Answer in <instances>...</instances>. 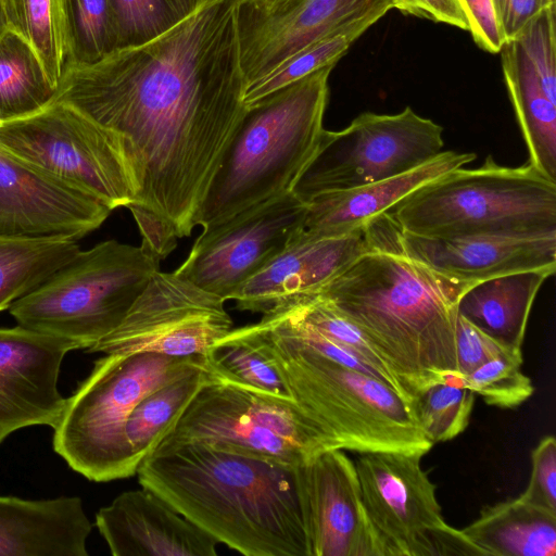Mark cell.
<instances>
[{
  "label": "cell",
  "mask_w": 556,
  "mask_h": 556,
  "mask_svg": "<svg viewBox=\"0 0 556 556\" xmlns=\"http://www.w3.org/2000/svg\"><path fill=\"white\" fill-rule=\"evenodd\" d=\"M237 4L205 0L146 43L93 64L66 65L53 99L119 138L136 186L126 208L141 244L161 261L197 227L248 110Z\"/></svg>",
  "instance_id": "cell-1"
},
{
  "label": "cell",
  "mask_w": 556,
  "mask_h": 556,
  "mask_svg": "<svg viewBox=\"0 0 556 556\" xmlns=\"http://www.w3.org/2000/svg\"><path fill=\"white\" fill-rule=\"evenodd\" d=\"M366 230L368 249L317 293L368 338L413 399L432 383L464 386L456 356L457 304L472 285L408 256L388 213Z\"/></svg>",
  "instance_id": "cell-2"
},
{
  "label": "cell",
  "mask_w": 556,
  "mask_h": 556,
  "mask_svg": "<svg viewBox=\"0 0 556 556\" xmlns=\"http://www.w3.org/2000/svg\"><path fill=\"white\" fill-rule=\"evenodd\" d=\"M300 465L199 442H160L137 475L141 486L231 549L312 556Z\"/></svg>",
  "instance_id": "cell-3"
},
{
  "label": "cell",
  "mask_w": 556,
  "mask_h": 556,
  "mask_svg": "<svg viewBox=\"0 0 556 556\" xmlns=\"http://www.w3.org/2000/svg\"><path fill=\"white\" fill-rule=\"evenodd\" d=\"M326 65L248 106L212 179L197 218L210 227L292 192L313 160L324 131Z\"/></svg>",
  "instance_id": "cell-4"
},
{
  "label": "cell",
  "mask_w": 556,
  "mask_h": 556,
  "mask_svg": "<svg viewBox=\"0 0 556 556\" xmlns=\"http://www.w3.org/2000/svg\"><path fill=\"white\" fill-rule=\"evenodd\" d=\"M242 328L318 425L329 450L428 453L432 447L410 405L381 380L305 349L260 321Z\"/></svg>",
  "instance_id": "cell-5"
},
{
  "label": "cell",
  "mask_w": 556,
  "mask_h": 556,
  "mask_svg": "<svg viewBox=\"0 0 556 556\" xmlns=\"http://www.w3.org/2000/svg\"><path fill=\"white\" fill-rule=\"evenodd\" d=\"M206 365L204 355L105 354L66 397L53 428L54 452L72 470L93 482L136 475L139 466L125 431L132 409L157 388Z\"/></svg>",
  "instance_id": "cell-6"
},
{
  "label": "cell",
  "mask_w": 556,
  "mask_h": 556,
  "mask_svg": "<svg viewBox=\"0 0 556 556\" xmlns=\"http://www.w3.org/2000/svg\"><path fill=\"white\" fill-rule=\"evenodd\" d=\"M401 231L447 239L556 230V181L530 163L459 167L424 184L388 212Z\"/></svg>",
  "instance_id": "cell-7"
},
{
  "label": "cell",
  "mask_w": 556,
  "mask_h": 556,
  "mask_svg": "<svg viewBox=\"0 0 556 556\" xmlns=\"http://www.w3.org/2000/svg\"><path fill=\"white\" fill-rule=\"evenodd\" d=\"M160 263L142 244L102 241L80 250L8 309L17 325L87 351L122 323Z\"/></svg>",
  "instance_id": "cell-8"
},
{
  "label": "cell",
  "mask_w": 556,
  "mask_h": 556,
  "mask_svg": "<svg viewBox=\"0 0 556 556\" xmlns=\"http://www.w3.org/2000/svg\"><path fill=\"white\" fill-rule=\"evenodd\" d=\"M161 442L205 443L292 465L329 450L318 425L294 400L212 372Z\"/></svg>",
  "instance_id": "cell-9"
},
{
  "label": "cell",
  "mask_w": 556,
  "mask_h": 556,
  "mask_svg": "<svg viewBox=\"0 0 556 556\" xmlns=\"http://www.w3.org/2000/svg\"><path fill=\"white\" fill-rule=\"evenodd\" d=\"M0 149L94 195L112 211L134 201L136 186L119 138L67 103L53 101L0 123Z\"/></svg>",
  "instance_id": "cell-10"
},
{
  "label": "cell",
  "mask_w": 556,
  "mask_h": 556,
  "mask_svg": "<svg viewBox=\"0 0 556 556\" xmlns=\"http://www.w3.org/2000/svg\"><path fill=\"white\" fill-rule=\"evenodd\" d=\"M443 127L410 106L395 114L364 112L338 131L324 129L293 192L304 202L406 173L443 151Z\"/></svg>",
  "instance_id": "cell-11"
},
{
  "label": "cell",
  "mask_w": 556,
  "mask_h": 556,
  "mask_svg": "<svg viewBox=\"0 0 556 556\" xmlns=\"http://www.w3.org/2000/svg\"><path fill=\"white\" fill-rule=\"evenodd\" d=\"M424 451L356 453L353 460L367 516L386 556L477 555L447 525L435 484L421 466Z\"/></svg>",
  "instance_id": "cell-12"
},
{
  "label": "cell",
  "mask_w": 556,
  "mask_h": 556,
  "mask_svg": "<svg viewBox=\"0 0 556 556\" xmlns=\"http://www.w3.org/2000/svg\"><path fill=\"white\" fill-rule=\"evenodd\" d=\"M225 300L175 271H155L122 323L88 353L204 355L232 329Z\"/></svg>",
  "instance_id": "cell-13"
},
{
  "label": "cell",
  "mask_w": 556,
  "mask_h": 556,
  "mask_svg": "<svg viewBox=\"0 0 556 556\" xmlns=\"http://www.w3.org/2000/svg\"><path fill=\"white\" fill-rule=\"evenodd\" d=\"M307 203L293 191L205 227L179 276L225 301L305 227Z\"/></svg>",
  "instance_id": "cell-14"
},
{
  "label": "cell",
  "mask_w": 556,
  "mask_h": 556,
  "mask_svg": "<svg viewBox=\"0 0 556 556\" xmlns=\"http://www.w3.org/2000/svg\"><path fill=\"white\" fill-rule=\"evenodd\" d=\"M386 3L391 0H289L275 5L238 0L240 64L247 85Z\"/></svg>",
  "instance_id": "cell-15"
},
{
  "label": "cell",
  "mask_w": 556,
  "mask_h": 556,
  "mask_svg": "<svg viewBox=\"0 0 556 556\" xmlns=\"http://www.w3.org/2000/svg\"><path fill=\"white\" fill-rule=\"evenodd\" d=\"M111 212L94 195L0 149V237L78 240Z\"/></svg>",
  "instance_id": "cell-16"
},
{
  "label": "cell",
  "mask_w": 556,
  "mask_h": 556,
  "mask_svg": "<svg viewBox=\"0 0 556 556\" xmlns=\"http://www.w3.org/2000/svg\"><path fill=\"white\" fill-rule=\"evenodd\" d=\"M312 556H386L362 497L353 459L321 451L300 465Z\"/></svg>",
  "instance_id": "cell-17"
},
{
  "label": "cell",
  "mask_w": 556,
  "mask_h": 556,
  "mask_svg": "<svg viewBox=\"0 0 556 556\" xmlns=\"http://www.w3.org/2000/svg\"><path fill=\"white\" fill-rule=\"evenodd\" d=\"M74 350L73 342L20 325L0 328V445L23 428L56 426L66 404L61 365Z\"/></svg>",
  "instance_id": "cell-18"
},
{
  "label": "cell",
  "mask_w": 556,
  "mask_h": 556,
  "mask_svg": "<svg viewBox=\"0 0 556 556\" xmlns=\"http://www.w3.org/2000/svg\"><path fill=\"white\" fill-rule=\"evenodd\" d=\"M402 250L438 274L475 285L526 270L556 269V230L425 238L397 227Z\"/></svg>",
  "instance_id": "cell-19"
},
{
  "label": "cell",
  "mask_w": 556,
  "mask_h": 556,
  "mask_svg": "<svg viewBox=\"0 0 556 556\" xmlns=\"http://www.w3.org/2000/svg\"><path fill=\"white\" fill-rule=\"evenodd\" d=\"M368 247L366 227L340 236L304 228L230 300L238 309L264 314L288 299L317 292Z\"/></svg>",
  "instance_id": "cell-20"
},
{
  "label": "cell",
  "mask_w": 556,
  "mask_h": 556,
  "mask_svg": "<svg viewBox=\"0 0 556 556\" xmlns=\"http://www.w3.org/2000/svg\"><path fill=\"white\" fill-rule=\"evenodd\" d=\"M114 556H216L218 542L143 488L123 492L96 515Z\"/></svg>",
  "instance_id": "cell-21"
},
{
  "label": "cell",
  "mask_w": 556,
  "mask_h": 556,
  "mask_svg": "<svg viewBox=\"0 0 556 556\" xmlns=\"http://www.w3.org/2000/svg\"><path fill=\"white\" fill-rule=\"evenodd\" d=\"M91 529L78 496L0 495V556H88Z\"/></svg>",
  "instance_id": "cell-22"
},
{
  "label": "cell",
  "mask_w": 556,
  "mask_h": 556,
  "mask_svg": "<svg viewBox=\"0 0 556 556\" xmlns=\"http://www.w3.org/2000/svg\"><path fill=\"white\" fill-rule=\"evenodd\" d=\"M476 159L471 152L442 151L432 160L394 177L318 194L307 203L305 229L340 236L366 227L424 184Z\"/></svg>",
  "instance_id": "cell-23"
},
{
  "label": "cell",
  "mask_w": 556,
  "mask_h": 556,
  "mask_svg": "<svg viewBox=\"0 0 556 556\" xmlns=\"http://www.w3.org/2000/svg\"><path fill=\"white\" fill-rule=\"evenodd\" d=\"M549 276L526 270L477 282L462 294L457 312L502 344L522 350L533 302Z\"/></svg>",
  "instance_id": "cell-24"
},
{
  "label": "cell",
  "mask_w": 556,
  "mask_h": 556,
  "mask_svg": "<svg viewBox=\"0 0 556 556\" xmlns=\"http://www.w3.org/2000/svg\"><path fill=\"white\" fill-rule=\"evenodd\" d=\"M462 532L484 556L556 555V513L519 496L484 506Z\"/></svg>",
  "instance_id": "cell-25"
},
{
  "label": "cell",
  "mask_w": 556,
  "mask_h": 556,
  "mask_svg": "<svg viewBox=\"0 0 556 556\" xmlns=\"http://www.w3.org/2000/svg\"><path fill=\"white\" fill-rule=\"evenodd\" d=\"M500 52L508 97L529 153L528 163L556 181V103L543 90L516 41L505 42Z\"/></svg>",
  "instance_id": "cell-26"
},
{
  "label": "cell",
  "mask_w": 556,
  "mask_h": 556,
  "mask_svg": "<svg viewBox=\"0 0 556 556\" xmlns=\"http://www.w3.org/2000/svg\"><path fill=\"white\" fill-rule=\"evenodd\" d=\"M58 88L35 50L17 34L0 36V123L34 114L49 105Z\"/></svg>",
  "instance_id": "cell-27"
},
{
  "label": "cell",
  "mask_w": 556,
  "mask_h": 556,
  "mask_svg": "<svg viewBox=\"0 0 556 556\" xmlns=\"http://www.w3.org/2000/svg\"><path fill=\"white\" fill-rule=\"evenodd\" d=\"M80 248L71 238L0 237V312L70 262Z\"/></svg>",
  "instance_id": "cell-28"
},
{
  "label": "cell",
  "mask_w": 556,
  "mask_h": 556,
  "mask_svg": "<svg viewBox=\"0 0 556 556\" xmlns=\"http://www.w3.org/2000/svg\"><path fill=\"white\" fill-rule=\"evenodd\" d=\"M208 366L169 381L144 396L126 422V437L137 465L151 454L210 378Z\"/></svg>",
  "instance_id": "cell-29"
},
{
  "label": "cell",
  "mask_w": 556,
  "mask_h": 556,
  "mask_svg": "<svg viewBox=\"0 0 556 556\" xmlns=\"http://www.w3.org/2000/svg\"><path fill=\"white\" fill-rule=\"evenodd\" d=\"M270 309L298 319L352 352L375 369L384 383L402 396L412 408L413 396L388 366L376 346L346 317L319 293H307L288 299Z\"/></svg>",
  "instance_id": "cell-30"
},
{
  "label": "cell",
  "mask_w": 556,
  "mask_h": 556,
  "mask_svg": "<svg viewBox=\"0 0 556 556\" xmlns=\"http://www.w3.org/2000/svg\"><path fill=\"white\" fill-rule=\"evenodd\" d=\"M0 9L8 29L35 50L58 88L67 61L63 0H0Z\"/></svg>",
  "instance_id": "cell-31"
},
{
  "label": "cell",
  "mask_w": 556,
  "mask_h": 556,
  "mask_svg": "<svg viewBox=\"0 0 556 556\" xmlns=\"http://www.w3.org/2000/svg\"><path fill=\"white\" fill-rule=\"evenodd\" d=\"M391 9V3L382 4L362 18L302 49L267 75L248 84L243 103L248 108L326 65L337 64L352 43Z\"/></svg>",
  "instance_id": "cell-32"
},
{
  "label": "cell",
  "mask_w": 556,
  "mask_h": 556,
  "mask_svg": "<svg viewBox=\"0 0 556 556\" xmlns=\"http://www.w3.org/2000/svg\"><path fill=\"white\" fill-rule=\"evenodd\" d=\"M210 371L217 378L282 399H292L289 388L244 329H231L204 354Z\"/></svg>",
  "instance_id": "cell-33"
},
{
  "label": "cell",
  "mask_w": 556,
  "mask_h": 556,
  "mask_svg": "<svg viewBox=\"0 0 556 556\" xmlns=\"http://www.w3.org/2000/svg\"><path fill=\"white\" fill-rule=\"evenodd\" d=\"M67 37L66 65L97 63L117 50L109 0H63Z\"/></svg>",
  "instance_id": "cell-34"
},
{
  "label": "cell",
  "mask_w": 556,
  "mask_h": 556,
  "mask_svg": "<svg viewBox=\"0 0 556 556\" xmlns=\"http://www.w3.org/2000/svg\"><path fill=\"white\" fill-rule=\"evenodd\" d=\"M476 393L458 383L441 381L418 392L412 412L432 443L450 441L469 425Z\"/></svg>",
  "instance_id": "cell-35"
},
{
  "label": "cell",
  "mask_w": 556,
  "mask_h": 556,
  "mask_svg": "<svg viewBox=\"0 0 556 556\" xmlns=\"http://www.w3.org/2000/svg\"><path fill=\"white\" fill-rule=\"evenodd\" d=\"M117 50L146 43L173 28L205 0H109Z\"/></svg>",
  "instance_id": "cell-36"
},
{
  "label": "cell",
  "mask_w": 556,
  "mask_h": 556,
  "mask_svg": "<svg viewBox=\"0 0 556 556\" xmlns=\"http://www.w3.org/2000/svg\"><path fill=\"white\" fill-rule=\"evenodd\" d=\"M522 354L493 358L468 376L464 386L500 408H515L532 396L534 387L521 370Z\"/></svg>",
  "instance_id": "cell-37"
},
{
  "label": "cell",
  "mask_w": 556,
  "mask_h": 556,
  "mask_svg": "<svg viewBox=\"0 0 556 556\" xmlns=\"http://www.w3.org/2000/svg\"><path fill=\"white\" fill-rule=\"evenodd\" d=\"M555 9L536 15L514 39L538 75L543 90L556 103Z\"/></svg>",
  "instance_id": "cell-38"
},
{
  "label": "cell",
  "mask_w": 556,
  "mask_h": 556,
  "mask_svg": "<svg viewBox=\"0 0 556 556\" xmlns=\"http://www.w3.org/2000/svg\"><path fill=\"white\" fill-rule=\"evenodd\" d=\"M519 354H522V350H515L502 344L458 314L456 356L458 371L463 377L493 358Z\"/></svg>",
  "instance_id": "cell-39"
},
{
  "label": "cell",
  "mask_w": 556,
  "mask_h": 556,
  "mask_svg": "<svg viewBox=\"0 0 556 556\" xmlns=\"http://www.w3.org/2000/svg\"><path fill=\"white\" fill-rule=\"evenodd\" d=\"M519 497L534 506L556 513V440L544 437L531 453V475Z\"/></svg>",
  "instance_id": "cell-40"
},
{
  "label": "cell",
  "mask_w": 556,
  "mask_h": 556,
  "mask_svg": "<svg viewBox=\"0 0 556 556\" xmlns=\"http://www.w3.org/2000/svg\"><path fill=\"white\" fill-rule=\"evenodd\" d=\"M468 22V31L478 47L498 53L505 42L493 0H458Z\"/></svg>",
  "instance_id": "cell-41"
},
{
  "label": "cell",
  "mask_w": 556,
  "mask_h": 556,
  "mask_svg": "<svg viewBox=\"0 0 556 556\" xmlns=\"http://www.w3.org/2000/svg\"><path fill=\"white\" fill-rule=\"evenodd\" d=\"M493 4L507 42L514 40L542 11L556 7V0H493Z\"/></svg>",
  "instance_id": "cell-42"
},
{
  "label": "cell",
  "mask_w": 556,
  "mask_h": 556,
  "mask_svg": "<svg viewBox=\"0 0 556 556\" xmlns=\"http://www.w3.org/2000/svg\"><path fill=\"white\" fill-rule=\"evenodd\" d=\"M391 4L392 9L404 14L468 30V22L458 0H391Z\"/></svg>",
  "instance_id": "cell-43"
},
{
  "label": "cell",
  "mask_w": 556,
  "mask_h": 556,
  "mask_svg": "<svg viewBox=\"0 0 556 556\" xmlns=\"http://www.w3.org/2000/svg\"><path fill=\"white\" fill-rule=\"evenodd\" d=\"M8 30V26L5 20L3 17L2 11L0 9V36Z\"/></svg>",
  "instance_id": "cell-44"
},
{
  "label": "cell",
  "mask_w": 556,
  "mask_h": 556,
  "mask_svg": "<svg viewBox=\"0 0 556 556\" xmlns=\"http://www.w3.org/2000/svg\"><path fill=\"white\" fill-rule=\"evenodd\" d=\"M256 1L263 2L268 5H275V4H279V3H282V2H286L289 0H256Z\"/></svg>",
  "instance_id": "cell-45"
}]
</instances>
